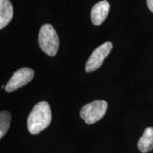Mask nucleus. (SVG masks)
Returning a JSON list of instances; mask_svg holds the SVG:
<instances>
[{
	"instance_id": "6",
	"label": "nucleus",
	"mask_w": 153,
	"mask_h": 153,
	"mask_svg": "<svg viewBox=\"0 0 153 153\" xmlns=\"http://www.w3.org/2000/svg\"><path fill=\"white\" fill-rule=\"evenodd\" d=\"M110 10V4L107 0L99 1L94 6L91 11V22L95 26H99L104 22Z\"/></svg>"
},
{
	"instance_id": "9",
	"label": "nucleus",
	"mask_w": 153,
	"mask_h": 153,
	"mask_svg": "<svg viewBox=\"0 0 153 153\" xmlns=\"http://www.w3.org/2000/svg\"><path fill=\"white\" fill-rule=\"evenodd\" d=\"M11 116L7 111L0 113V138H2L10 127Z\"/></svg>"
},
{
	"instance_id": "3",
	"label": "nucleus",
	"mask_w": 153,
	"mask_h": 153,
	"mask_svg": "<svg viewBox=\"0 0 153 153\" xmlns=\"http://www.w3.org/2000/svg\"><path fill=\"white\" fill-rule=\"evenodd\" d=\"M107 107L108 104L106 101H94L82 107L80 111V117L86 123L93 124L104 117Z\"/></svg>"
},
{
	"instance_id": "1",
	"label": "nucleus",
	"mask_w": 153,
	"mask_h": 153,
	"mask_svg": "<svg viewBox=\"0 0 153 153\" xmlns=\"http://www.w3.org/2000/svg\"><path fill=\"white\" fill-rule=\"evenodd\" d=\"M52 112L48 103L41 101L33 106L27 120V127L30 133L36 135L51 124Z\"/></svg>"
},
{
	"instance_id": "7",
	"label": "nucleus",
	"mask_w": 153,
	"mask_h": 153,
	"mask_svg": "<svg viewBox=\"0 0 153 153\" xmlns=\"http://www.w3.org/2000/svg\"><path fill=\"white\" fill-rule=\"evenodd\" d=\"M14 15L12 4L9 0H0V29L11 22Z\"/></svg>"
},
{
	"instance_id": "4",
	"label": "nucleus",
	"mask_w": 153,
	"mask_h": 153,
	"mask_svg": "<svg viewBox=\"0 0 153 153\" xmlns=\"http://www.w3.org/2000/svg\"><path fill=\"white\" fill-rule=\"evenodd\" d=\"M113 45L111 42L104 43L93 51L86 63V72H91L97 70L102 65L105 58L112 50Z\"/></svg>"
},
{
	"instance_id": "10",
	"label": "nucleus",
	"mask_w": 153,
	"mask_h": 153,
	"mask_svg": "<svg viewBox=\"0 0 153 153\" xmlns=\"http://www.w3.org/2000/svg\"><path fill=\"white\" fill-rule=\"evenodd\" d=\"M147 4H148V9L153 12V0H147Z\"/></svg>"
},
{
	"instance_id": "8",
	"label": "nucleus",
	"mask_w": 153,
	"mask_h": 153,
	"mask_svg": "<svg viewBox=\"0 0 153 153\" xmlns=\"http://www.w3.org/2000/svg\"><path fill=\"white\" fill-rule=\"evenodd\" d=\"M137 148L143 153L150 152L153 149V127L145 128L137 143Z\"/></svg>"
},
{
	"instance_id": "5",
	"label": "nucleus",
	"mask_w": 153,
	"mask_h": 153,
	"mask_svg": "<svg viewBox=\"0 0 153 153\" xmlns=\"http://www.w3.org/2000/svg\"><path fill=\"white\" fill-rule=\"evenodd\" d=\"M34 71L28 68H22L13 74L8 83L5 86V89L7 92H12L19 88L27 85L33 79Z\"/></svg>"
},
{
	"instance_id": "2",
	"label": "nucleus",
	"mask_w": 153,
	"mask_h": 153,
	"mask_svg": "<svg viewBox=\"0 0 153 153\" xmlns=\"http://www.w3.org/2000/svg\"><path fill=\"white\" fill-rule=\"evenodd\" d=\"M59 43V37L52 25H43L38 33V44L42 51L49 56H55L58 51Z\"/></svg>"
}]
</instances>
